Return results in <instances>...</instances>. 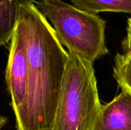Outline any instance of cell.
Returning <instances> with one entry per match:
<instances>
[{
	"label": "cell",
	"instance_id": "277c9868",
	"mask_svg": "<svg viewBox=\"0 0 131 130\" xmlns=\"http://www.w3.org/2000/svg\"><path fill=\"white\" fill-rule=\"evenodd\" d=\"M5 82L15 116L16 130H21L25 121L28 97V68L25 47L16 30L9 43Z\"/></svg>",
	"mask_w": 131,
	"mask_h": 130
},
{
	"label": "cell",
	"instance_id": "7a4b0ae2",
	"mask_svg": "<svg viewBox=\"0 0 131 130\" xmlns=\"http://www.w3.org/2000/svg\"><path fill=\"white\" fill-rule=\"evenodd\" d=\"M35 3L51 23L58 40L69 53L92 64L108 54L104 19L62 0H38Z\"/></svg>",
	"mask_w": 131,
	"mask_h": 130
},
{
	"label": "cell",
	"instance_id": "8992f818",
	"mask_svg": "<svg viewBox=\"0 0 131 130\" xmlns=\"http://www.w3.org/2000/svg\"><path fill=\"white\" fill-rule=\"evenodd\" d=\"M34 0H0V46L10 43L20 17L23 5Z\"/></svg>",
	"mask_w": 131,
	"mask_h": 130
},
{
	"label": "cell",
	"instance_id": "52a82bcc",
	"mask_svg": "<svg viewBox=\"0 0 131 130\" xmlns=\"http://www.w3.org/2000/svg\"><path fill=\"white\" fill-rule=\"evenodd\" d=\"M74 6L84 11L97 15L100 12H120L131 15V0H70Z\"/></svg>",
	"mask_w": 131,
	"mask_h": 130
},
{
	"label": "cell",
	"instance_id": "3957f363",
	"mask_svg": "<svg viewBox=\"0 0 131 130\" xmlns=\"http://www.w3.org/2000/svg\"><path fill=\"white\" fill-rule=\"evenodd\" d=\"M68 54L52 130H94L102 104L93 64Z\"/></svg>",
	"mask_w": 131,
	"mask_h": 130
},
{
	"label": "cell",
	"instance_id": "5b68a950",
	"mask_svg": "<svg viewBox=\"0 0 131 130\" xmlns=\"http://www.w3.org/2000/svg\"><path fill=\"white\" fill-rule=\"evenodd\" d=\"M121 90L113 100L101 106L94 130H131V93Z\"/></svg>",
	"mask_w": 131,
	"mask_h": 130
},
{
	"label": "cell",
	"instance_id": "6da1fadb",
	"mask_svg": "<svg viewBox=\"0 0 131 130\" xmlns=\"http://www.w3.org/2000/svg\"><path fill=\"white\" fill-rule=\"evenodd\" d=\"M28 68V97L21 130H52L69 57L35 2L23 5L17 24Z\"/></svg>",
	"mask_w": 131,
	"mask_h": 130
},
{
	"label": "cell",
	"instance_id": "ba28073f",
	"mask_svg": "<svg viewBox=\"0 0 131 130\" xmlns=\"http://www.w3.org/2000/svg\"><path fill=\"white\" fill-rule=\"evenodd\" d=\"M114 77L121 89L131 93V55L117 53L114 57Z\"/></svg>",
	"mask_w": 131,
	"mask_h": 130
},
{
	"label": "cell",
	"instance_id": "9c48e42d",
	"mask_svg": "<svg viewBox=\"0 0 131 130\" xmlns=\"http://www.w3.org/2000/svg\"><path fill=\"white\" fill-rule=\"evenodd\" d=\"M124 53L131 55V17L128 18L126 28V36L122 41Z\"/></svg>",
	"mask_w": 131,
	"mask_h": 130
},
{
	"label": "cell",
	"instance_id": "30bf717a",
	"mask_svg": "<svg viewBox=\"0 0 131 130\" xmlns=\"http://www.w3.org/2000/svg\"><path fill=\"white\" fill-rule=\"evenodd\" d=\"M7 123H8V118L0 115V130H2L3 127L6 125Z\"/></svg>",
	"mask_w": 131,
	"mask_h": 130
}]
</instances>
